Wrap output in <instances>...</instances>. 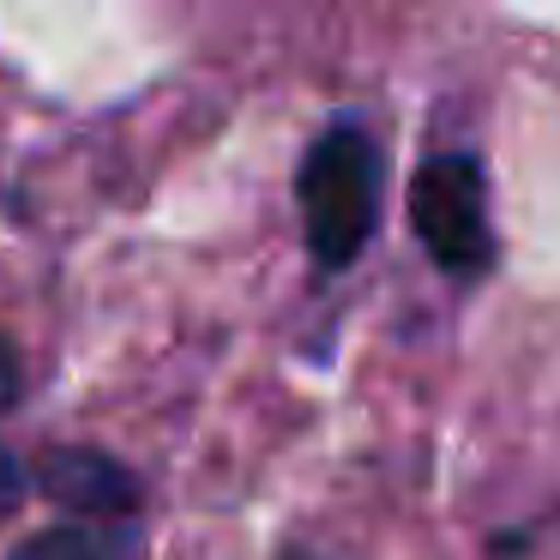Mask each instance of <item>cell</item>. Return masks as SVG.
<instances>
[{
    "instance_id": "6da1fadb",
    "label": "cell",
    "mask_w": 560,
    "mask_h": 560,
    "mask_svg": "<svg viewBox=\"0 0 560 560\" xmlns=\"http://www.w3.org/2000/svg\"><path fill=\"white\" fill-rule=\"evenodd\" d=\"M380 145L362 127H331L307 145L295 194H302V230L319 266H350L380 223Z\"/></svg>"
},
{
    "instance_id": "7a4b0ae2",
    "label": "cell",
    "mask_w": 560,
    "mask_h": 560,
    "mask_svg": "<svg viewBox=\"0 0 560 560\" xmlns=\"http://www.w3.org/2000/svg\"><path fill=\"white\" fill-rule=\"evenodd\" d=\"M410 223L422 235L428 259L452 278H476L494 259V230H488V187L476 158L446 151L428 158L410 182Z\"/></svg>"
},
{
    "instance_id": "3957f363",
    "label": "cell",
    "mask_w": 560,
    "mask_h": 560,
    "mask_svg": "<svg viewBox=\"0 0 560 560\" xmlns=\"http://www.w3.org/2000/svg\"><path fill=\"white\" fill-rule=\"evenodd\" d=\"M37 476L49 488V500H61L79 518H121V512L139 506V482L103 452H79V446L49 452Z\"/></svg>"
},
{
    "instance_id": "277c9868",
    "label": "cell",
    "mask_w": 560,
    "mask_h": 560,
    "mask_svg": "<svg viewBox=\"0 0 560 560\" xmlns=\"http://www.w3.org/2000/svg\"><path fill=\"white\" fill-rule=\"evenodd\" d=\"M13 560H127V548L109 530H49L31 536Z\"/></svg>"
},
{
    "instance_id": "5b68a950",
    "label": "cell",
    "mask_w": 560,
    "mask_h": 560,
    "mask_svg": "<svg viewBox=\"0 0 560 560\" xmlns=\"http://www.w3.org/2000/svg\"><path fill=\"white\" fill-rule=\"evenodd\" d=\"M19 386H25V368H19V350L13 338H0V416L19 404Z\"/></svg>"
},
{
    "instance_id": "8992f818",
    "label": "cell",
    "mask_w": 560,
    "mask_h": 560,
    "mask_svg": "<svg viewBox=\"0 0 560 560\" xmlns=\"http://www.w3.org/2000/svg\"><path fill=\"white\" fill-rule=\"evenodd\" d=\"M19 506H25V470L0 452V518H13Z\"/></svg>"
}]
</instances>
